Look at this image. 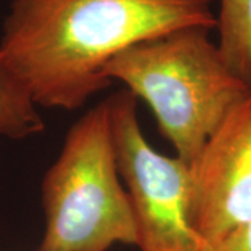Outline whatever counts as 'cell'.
I'll list each match as a JSON object with an SVG mask.
<instances>
[{
	"instance_id": "8",
	"label": "cell",
	"mask_w": 251,
	"mask_h": 251,
	"mask_svg": "<svg viewBox=\"0 0 251 251\" xmlns=\"http://www.w3.org/2000/svg\"><path fill=\"white\" fill-rule=\"evenodd\" d=\"M198 251H251V222L236 227L218 240L201 243Z\"/></svg>"
},
{
	"instance_id": "1",
	"label": "cell",
	"mask_w": 251,
	"mask_h": 251,
	"mask_svg": "<svg viewBox=\"0 0 251 251\" xmlns=\"http://www.w3.org/2000/svg\"><path fill=\"white\" fill-rule=\"evenodd\" d=\"M214 0H14L0 54L38 106L75 110L110 87L125 49L186 27L214 29Z\"/></svg>"
},
{
	"instance_id": "5",
	"label": "cell",
	"mask_w": 251,
	"mask_h": 251,
	"mask_svg": "<svg viewBox=\"0 0 251 251\" xmlns=\"http://www.w3.org/2000/svg\"><path fill=\"white\" fill-rule=\"evenodd\" d=\"M190 165V225L200 244L251 222V94L234 106Z\"/></svg>"
},
{
	"instance_id": "4",
	"label": "cell",
	"mask_w": 251,
	"mask_h": 251,
	"mask_svg": "<svg viewBox=\"0 0 251 251\" xmlns=\"http://www.w3.org/2000/svg\"><path fill=\"white\" fill-rule=\"evenodd\" d=\"M117 169L130 198L140 251H198L190 225V165L147 141L128 90L109 97Z\"/></svg>"
},
{
	"instance_id": "2",
	"label": "cell",
	"mask_w": 251,
	"mask_h": 251,
	"mask_svg": "<svg viewBox=\"0 0 251 251\" xmlns=\"http://www.w3.org/2000/svg\"><path fill=\"white\" fill-rule=\"evenodd\" d=\"M209 28L186 27L125 49L102 75L120 81L152 110L176 156L196 158L232 109L251 94L234 74Z\"/></svg>"
},
{
	"instance_id": "6",
	"label": "cell",
	"mask_w": 251,
	"mask_h": 251,
	"mask_svg": "<svg viewBox=\"0 0 251 251\" xmlns=\"http://www.w3.org/2000/svg\"><path fill=\"white\" fill-rule=\"evenodd\" d=\"M45 128L29 91L0 54V135L21 140Z\"/></svg>"
},
{
	"instance_id": "3",
	"label": "cell",
	"mask_w": 251,
	"mask_h": 251,
	"mask_svg": "<svg viewBox=\"0 0 251 251\" xmlns=\"http://www.w3.org/2000/svg\"><path fill=\"white\" fill-rule=\"evenodd\" d=\"M41 188L45 233L38 251L137 246L133 208L117 169L109 99L70 127Z\"/></svg>"
},
{
	"instance_id": "7",
	"label": "cell",
	"mask_w": 251,
	"mask_h": 251,
	"mask_svg": "<svg viewBox=\"0 0 251 251\" xmlns=\"http://www.w3.org/2000/svg\"><path fill=\"white\" fill-rule=\"evenodd\" d=\"M216 44L230 70L251 88V0H219Z\"/></svg>"
}]
</instances>
